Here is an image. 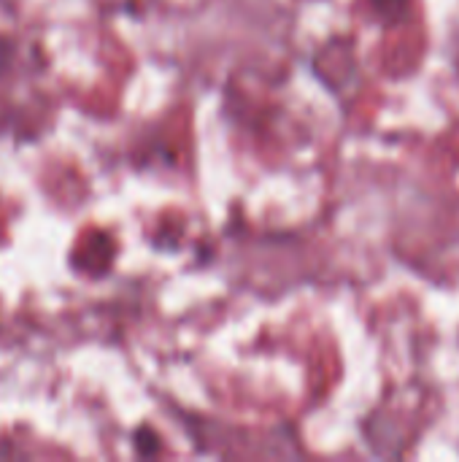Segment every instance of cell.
I'll return each mask as SVG.
<instances>
[{
    "label": "cell",
    "instance_id": "6da1fadb",
    "mask_svg": "<svg viewBox=\"0 0 459 462\" xmlns=\"http://www.w3.org/2000/svg\"><path fill=\"white\" fill-rule=\"evenodd\" d=\"M371 8L384 24H398L409 16L411 0H371Z\"/></svg>",
    "mask_w": 459,
    "mask_h": 462
},
{
    "label": "cell",
    "instance_id": "7a4b0ae2",
    "mask_svg": "<svg viewBox=\"0 0 459 462\" xmlns=\"http://www.w3.org/2000/svg\"><path fill=\"white\" fill-rule=\"evenodd\" d=\"M133 444H135V452L141 457H151L154 452H160V436L151 430V428H138L135 436H133Z\"/></svg>",
    "mask_w": 459,
    "mask_h": 462
},
{
    "label": "cell",
    "instance_id": "3957f363",
    "mask_svg": "<svg viewBox=\"0 0 459 462\" xmlns=\"http://www.w3.org/2000/svg\"><path fill=\"white\" fill-rule=\"evenodd\" d=\"M11 60H14V43L8 38H0V76L11 65Z\"/></svg>",
    "mask_w": 459,
    "mask_h": 462
}]
</instances>
